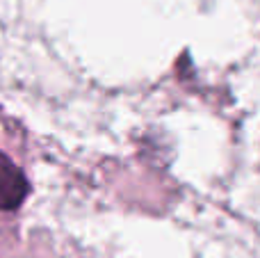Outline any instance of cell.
Returning <instances> with one entry per match:
<instances>
[{"label": "cell", "instance_id": "6da1fadb", "mask_svg": "<svg viewBox=\"0 0 260 258\" xmlns=\"http://www.w3.org/2000/svg\"><path fill=\"white\" fill-rule=\"evenodd\" d=\"M27 197V181L23 172L0 151V210H14Z\"/></svg>", "mask_w": 260, "mask_h": 258}]
</instances>
